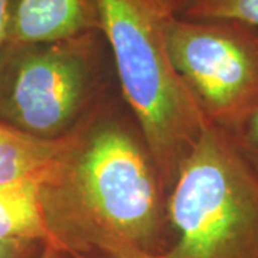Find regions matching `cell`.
I'll use <instances>...</instances> for the list:
<instances>
[{
    "label": "cell",
    "instance_id": "1",
    "mask_svg": "<svg viewBox=\"0 0 258 258\" xmlns=\"http://www.w3.org/2000/svg\"><path fill=\"white\" fill-rule=\"evenodd\" d=\"M57 248L106 258H159L174 231L168 192L131 112L108 95L71 134L39 185Z\"/></svg>",
    "mask_w": 258,
    "mask_h": 258
},
{
    "label": "cell",
    "instance_id": "2",
    "mask_svg": "<svg viewBox=\"0 0 258 258\" xmlns=\"http://www.w3.org/2000/svg\"><path fill=\"white\" fill-rule=\"evenodd\" d=\"M116 82L166 192L205 129V119L166 47L162 19L147 0H96Z\"/></svg>",
    "mask_w": 258,
    "mask_h": 258
},
{
    "label": "cell",
    "instance_id": "3",
    "mask_svg": "<svg viewBox=\"0 0 258 258\" xmlns=\"http://www.w3.org/2000/svg\"><path fill=\"white\" fill-rule=\"evenodd\" d=\"M115 75L101 30L0 47V120L42 139L72 134L109 95Z\"/></svg>",
    "mask_w": 258,
    "mask_h": 258
},
{
    "label": "cell",
    "instance_id": "4",
    "mask_svg": "<svg viewBox=\"0 0 258 258\" xmlns=\"http://www.w3.org/2000/svg\"><path fill=\"white\" fill-rule=\"evenodd\" d=\"M174 231L159 258H258V172L208 125L168 192Z\"/></svg>",
    "mask_w": 258,
    "mask_h": 258
},
{
    "label": "cell",
    "instance_id": "5",
    "mask_svg": "<svg viewBox=\"0 0 258 258\" xmlns=\"http://www.w3.org/2000/svg\"><path fill=\"white\" fill-rule=\"evenodd\" d=\"M176 72L210 125L230 132L258 108V28L230 19H162Z\"/></svg>",
    "mask_w": 258,
    "mask_h": 258
},
{
    "label": "cell",
    "instance_id": "6",
    "mask_svg": "<svg viewBox=\"0 0 258 258\" xmlns=\"http://www.w3.org/2000/svg\"><path fill=\"white\" fill-rule=\"evenodd\" d=\"M101 30L96 0H12L6 43H52Z\"/></svg>",
    "mask_w": 258,
    "mask_h": 258
},
{
    "label": "cell",
    "instance_id": "7",
    "mask_svg": "<svg viewBox=\"0 0 258 258\" xmlns=\"http://www.w3.org/2000/svg\"><path fill=\"white\" fill-rule=\"evenodd\" d=\"M71 134L60 139H42L0 120V186L42 184L59 162Z\"/></svg>",
    "mask_w": 258,
    "mask_h": 258
},
{
    "label": "cell",
    "instance_id": "8",
    "mask_svg": "<svg viewBox=\"0 0 258 258\" xmlns=\"http://www.w3.org/2000/svg\"><path fill=\"white\" fill-rule=\"evenodd\" d=\"M39 182L0 186V240H30L50 244L39 200Z\"/></svg>",
    "mask_w": 258,
    "mask_h": 258
},
{
    "label": "cell",
    "instance_id": "9",
    "mask_svg": "<svg viewBox=\"0 0 258 258\" xmlns=\"http://www.w3.org/2000/svg\"><path fill=\"white\" fill-rule=\"evenodd\" d=\"M176 16L189 20L230 19L258 28V0H188Z\"/></svg>",
    "mask_w": 258,
    "mask_h": 258
},
{
    "label": "cell",
    "instance_id": "10",
    "mask_svg": "<svg viewBox=\"0 0 258 258\" xmlns=\"http://www.w3.org/2000/svg\"><path fill=\"white\" fill-rule=\"evenodd\" d=\"M227 134L241 155L258 172V108Z\"/></svg>",
    "mask_w": 258,
    "mask_h": 258
},
{
    "label": "cell",
    "instance_id": "11",
    "mask_svg": "<svg viewBox=\"0 0 258 258\" xmlns=\"http://www.w3.org/2000/svg\"><path fill=\"white\" fill-rule=\"evenodd\" d=\"M45 242L30 240H0V258H40Z\"/></svg>",
    "mask_w": 258,
    "mask_h": 258
},
{
    "label": "cell",
    "instance_id": "12",
    "mask_svg": "<svg viewBox=\"0 0 258 258\" xmlns=\"http://www.w3.org/2000/svg\"><path fill=\"white\" fill-rule=\"evenodd\" d=\"M188 0H147V3L161 18L176 16Z\"/></svg>",
    "mask_w": 258,
    "mask_h": 258
},
{
    "label": "cell",
    "instance_id": "13",
    "mask_svg": "<svg viewBox=\"0 0 258 258\" xmlns=\"http://www.w3.org/2000/svg\"><path fill=\"white\" fill-rule=\"evenodd\" d=\"M40 258H106V257H98V255H86V254H79L74 251H68L63 248H57L53 245H45L43 254Z\"/></svg>",
    "mask_w": 258,
    "mask_h": 258
},
{
    "label": "cell",
    "instance_id": "14",
    "mask_svg": "<svg viewBox=\"0 0 258 258\" xmlns=\"http://www.w3.org/2000/svg\"><path fill=\"white\" fill-rule=\"evenodd\" d=\"M10 3L12 0H0V47L3 46L6 40L8 32V22H9Z\"/></svg>",
    "mask_w": 258,
    "mask_h": 258
}]
</instances>
